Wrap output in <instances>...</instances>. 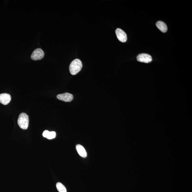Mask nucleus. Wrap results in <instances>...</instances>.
<instances>
[{
  "instance_id": "2",
  "label": "nucleus",
  "mask_w": 192,
  "mask_h": 192,
  "mask_svg": "<svg viewBox=\"0 0 192 192\" xmlns=\"http://www.w3.org/2000/svg\"><path fill=\"white\" fill-rule=\"evenodd\" d=\"M18 124L22 129H27L28 128L29 124L28 116L25 113L21 114L18 117Z\"/></svg>"
},
{
  "instance_id": "10",
  "label": "nucleus",
  "mask_w": 192,
  "mask_h": 192,
  "mask_svg": "<svg viewBox=\"0 0 192 192\" xmlns=\"http://www.w3.org/2000/svg\"><path fill=\"white\" fill-rule=\"evenodd\" d=\"M56 186L58 191L59 192H67V189L65 186L61 183L58 182L57 183Z\"/></svg>"
},
{
  "instance_id": "3",
  "label": "nucleus",
  "mask_w": 192,
  "mask_h": 192,
  "mask_svg": "<svg viewBox=\"0 0 192 192\" xmlns=\"http://www.w3.org/2000/svg\"><path fill=\"white\" fill-rule=\"evenodd\" d=\"M45 55L44 52L40 48H37L32 52L31 58L32 60H36L42 59Z\"/></svg>"
},
{
  "instance_id": "8",
  "label": "nucleus",
  "mask_w": 192,
  "mask_h": 192,
  "mask_svg": "<svg viewBox=\"0 0 192 192\" xmlns=\"http://www.w3.org/2000/svg\"><path fill=\"white\" fill-rule=\"evenodd\" d=\"M76 150L78 153L81 157L83 158H86L87 157V153L83 147L81 145H77L76 146Z\"/></svg>"
},
{
  "instance_id": "7",
  "label": "nucleus",
  "mask_w": 192,
  "mask_h": 192,
  "mask_svg": "<svg viewBox=\"0 0 192 192\" xmlns=\"http://www.w3.org/2000/svg\"><path fill=\"white\" fill-rule=\"evenodd\" d=\"M11 99V96L7 93L0 94V103L4 105H6L10 103Z\"/></svg>"
},
{
  "instance_id": "4",
  "label": "nucleus",
  "mask_w": 192,
  "mask_h": 192,
  "mask_svg": "<svg viewBox=\"0 0 192 192\" xmlns=\"http://www.w3.org/2000/svg\"><path fill=\"white\" fill-rule=\"evenodd\" d=\"M137 59L138 62H144L145 63H150L152 60L151 56L146 53H141L138 55L137 57Z\"/></svg>"
},
{
  "instance_id": "1",
  "label": "nucleus",
  "mask_w": 192,
  "mask_h": 192,
  "mask_svg": "<svg viewBox=\"0 0 192 192\" xmlns=\"http://www.w3.org/2000/svg\"><path fill=\"white\" fill-rule=\"evenodd\" d=\"M82 66V62L80 60L78 59L74 60L70 63L69 67L70 73L72 75H76L80 71Z\"/></svg>"
},
{
  "instance_id": "9",
  "label": "nucleus",
  "mask_w": 192,
  "mask_h": 192,
  "mask_svg": "<svg viewBox=\"0 0 192 192\" xmlns=\"http://www.w3.org/2000/svg\"><path fill=\"white\" fill-rule=\"evenodd\" d=\"M156 25L158 28L163 32L165 33L167 32L168 28L167 25L162 21H158L156 23Z\"/></svg>"
},
{
  "instance_id": "5",
  "label": "nucleus",
  "mask_w": 192,
  "mask_h": 192,
  "mask_svg": "<svg viewBox=\"0 0 192 192\" xmlns=\"http://www.w3.org/2000/svg\"><path fill=\"white\" fill-rule=\"evenodd\" d=\"M58 99L65 102H70L73 99V96L72 94L68 93H65L63 94H60L57 96Z\"/></svg>"
},
{
  "instance_id": "11",
  "label": "nucleus",
  "mask_w": 192,
  "mask_h": 192,
  "mask_svg": "<svg viewBox=\"0 0 192 192\" xmlns=\"http://www.w3.org/2000/svg\"><path fill=\"white\" fill-rule=\"evenodd\" d=\"M56 133L54 131H51V132H49L47 137L46 138H47L48 139L51 140L56 137Z\"/></svg>"
},
{
  "instance_id": "12",
  "label": "nucleus",
  "mask_w": 192,
  "mask_h": 192,
  "mask_svg": "<svg viewBox=\"0 0 192 192\" xmlns=\"http://www.w3.org/2000/svg\"><path fill=\"white\" fill-rule=\"evenodd\" d=\"M49 132V131L47 130L45 131L43 133L42 135L43 137L45 138L47 137Z\"/></svg>"
},
{
  "instance_id": "6",
  "label": "nucleus",
  "mask_w": 192,
  "mask_h": 192,
  "mask_svg": "<svg viewBox=\"0 0 192 192\" xmlns=\"http://www.w3.org/2000/svg\"><path fill=\"white\" fill-rule=\"evenodd\" d=\"M116 34L119 41L122 42H125L127 40V36L126 33L120 28L116 30Z\"/></svg>"
}]
</instances>
